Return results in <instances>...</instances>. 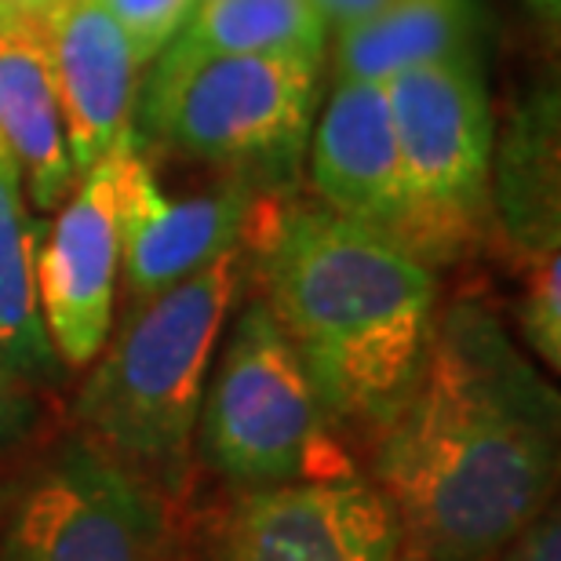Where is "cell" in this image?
I'll return each mask as SVG.
<instances>
[{"label":"cell","instance_id":"6da1fadb","mask_svg":"<svg viewBox=\"0 0 561 561\" xmlns=\"http://www.w3.org/2000/svg\"><path fill=\"white\" fill-rule=\"evenodd\" d=\"M373 481L431 561L496 558L551 507L558 390L485 307L437 313L416 383L376 434Z\"/></svg>","mask_w":561,"mask_h":561},{"label":"cell","instance_id":"7a4b0ae2","mask_svg":"<svg viewBox=\"0 0 561 561\" xmlns=\"http://www.w3.org/2000/svg\"><path fill=\"white\" fill-rule=\"evenodd\" d=\"M244 255L335 426L379 434L416 383L437 324V271L321 201L266 194Z\"/></svg>","mask_w":561,"mask_h":561},{"label":"cell","instance_id":"3957f363","mask_svg":"<svg viewBox=\"0 0 561 561\" xmlns=\"http://www.w3.org/2000/svg\"><path fill=\"white\" fill-rule=\"evenodd\" d=\"M241 280L244 244L131 307L73 401L81 437L157 492L190 478L201 398Z\"/></svg>","mask_w":561,"mask_h":561},{"label":"cell","instance_id":"277c9868","mask_svg":"<svg viewBox=\"0 0 561 561\" xmlns=\"http://www.w3.org/2000/svg\"><path fill=\"white\" fill-rule=\"evenodd\" d=\"M321 70L324 59L310 55H211L168 44L136 99V139L280 194L307 153Z\"/></svg>","mask_w":561,"mask_h":561},{"label":"cell","instance_id":"5b68a950","mask_svg":"<svg viewBox=\"0 0 561 561\" xmlns=\"http://www.w3.org/2000/svg\"><path fill=\"white\" fill-rule=\"evenodd\" d=\"M307 368L263 299H249L211 362L197 412L208 467L244 489L357 474Z\"/></svg>","mask_w":561,"mask_h":561},{"label":"cell","instance_id":"8992f818","mask_svg":"<svg viewBox=\"0 0 561 561\" xmlns=\"http://www.w3.org/2000/svg\"><path fill=\"white\" fill-rule=\"evenodd\" d=\"M409 197L405 252L442 271L485 238L492 117L485 62L459 55L401 70L383 81Z\"/></svg>","mask_w":561,"mask_h":561},{"label":"cell","instance_id":"52a82bcc","mask_svg":"<svg viewBox=\"0 0 561 561\" xmlns=\"http://www.w3.org/2000/svg\"><path fill=\"white\" fill-rule=\"evenodd\" d=\"M0 561H168L161 492L77 434L22 478Z\"/></svg>","mask_w":561,"mask_h":561},{"label":"cell","instance_id":"ba28073f","mask_svg":"<svg viewBox=\"0 0 561 561\" xmlns=\"http://www.w3.org/2000/svg\"><path fill=\"white\" fill-rule=\"evenodd\" d=\"M136 131L77 179L37 244V296L66 368H88L114 329L121 277V168Z\"/></svg>","mask_w":561,"mask_h":561},{"label":"cell","instance_id":"9c48e42d","mask_svg":"<svg viewBox=\"0 0 561 561\" xmlns=\"http://www.w3.org/2000/svg\"><path fill=\"white\" fill-rule=\"evenodd\" d=\"M401 522L362 474L244 489L216 533V561H394Z\"/></svg>","mask_w":561,"mask_h":561},{"label":"cell","instance_id":"30bf717a","mask_svg":"<svg viewBox=\"0 0 561 561\" xmlns=\"http://www.w3.org/2000/svg\"><path fill=\"white\" fill-rule=\"evenodd\" d=\"M263 197L266 190L244 175H227L190 197H168L139 139L131 142L121 168V280L128 310L241 249Z\"/></svg>","mask_w":561,"mask_h":561},{"label":"cell","instance_id":"8fae6325","mask_svg":"<svg viewBox=\"0 0 561 561\" xmlns=\"http://www.w3.org/2000/svg\"><path fill=\"white\" fill-rule=\"evenodd\" d=\"M307 168L324 208L405 249L409 197L383 84L332 81L307 139Z\"/></svg>","mask_w":561,"mask_h":561},{"label":"cell","instance_id":"7c38bea8","mask_svg":"<svg viewBox=\"0 0 561 561\" xmlns=\"http://www.w3.org/2000/svg\"><path fill=\"white\" fill-rule=\"evenodd\" d=\"M41 22L48 33L66 146L81 179L136 131L139 66L103 0H44Z\"/></svg>","mask_w":561,"mask_h":561},{"label":"cell","instance_id":"4fadbf2b","mask_svg":"<svg viewBox=\"0 0 561 561\" xmlns=\"http://www.w3.org/2000/svg\"><path fill=\"white\" fill-rule=\"evenodd\" d=\"M0 142L19 168L30 208L55 211L73 194L77 172L41 11L0 8Z\"/></svg>","mask_w":561,"mask_h":561},{"label":"cell","instance_id":"5bb4252c","mask_svg":"<svg viewBox=\"0 0 561 561\" xmlns=\"http://www.w3.org/2000/svg\"><path fill=\"white\" fill-rule=\"evenodd\" d=\"M561 106L558 84H536L492 139L489 208L522 263L561 252Z\"/></svg>","mask_w":561,"mask_h":561},{"label":"cell","instance_id":"9a60e30c","mask_svg":"<svg viewBox=\"0 0 561 561\" xmlns=\"http://www.w3.org/2000/svg\"><path fill=\"white\" fill-rule=\"evenodd\" d=\"M478 0H390L362 22L332 30L329 73L332 81L383 84L401 70L459 55H481Z\"/></svg>","mask_w":561,"mask_h":561},{"label":"cell","instance_id":"2e32d148","mask_svg":"<svg viewBox=\"0 0 561 561\" xmlns=\"http://www.w3.org/2000/svg\"><path fill=\"white\" fill-rule=\"evenodd\" d=\"M41 227L22 190L11 153H0V362L26 387L59 376V354L48 340L37 296Z\"/></svg>","mask_w":561,"mask_h":561},{"label":"cell","instance_id":"e0dca14e","mask_svg":"<svg viewBox=\"0 0 561 561\" xmlns=\"http://www.w3.org/2000/svg\"><path fill=\"white\" fill-rule=\"evenodd\" d=\"M332 26L313 0H197L172 44L211 55H329Z\"/></svg>","mask_w":561,"mask_h":561},{"label":"cell","instance_id":"ac0fdd59","mask_svg":"<svg viewBox=\"0 0 561 561\" xmlns=\"http://www.w3.org/2000/svg\"><path fill=\"white\" fill-rule=\"evenodd\" d=\"M518 329L536 362L561 368V252L525 263V288L518 299Z\"/></svg>","mask_w":561,"mask_h":561},{"label":"cell","instance_id":"d6986e66","mask_svg":"<svg viewBox=\"0 0 561 561\" xmlns=\"http://www.w3.org/2000/svg\"><path fill=\"white\" fill-rule=\"evenodd\" d=\"M103 4L125 30L131 59L139 70H146L179 37L197 0H103Z\"/></svg>","mask_w":561,"mask_h":561},{"label":"cell","instance_id":"ffe728a7","mask_svg":"<svg viewBox=\"0 0 561 561\" xmlns=\"http://www.w3.org/2000/svg\"><path fill=\"white\" fill-rule=\"evenodd\" d=\"M500 561H561V522L558 507H543L529 525H522L518 533L503 543L496 554Z\"/></svg>","mask_w":561,"mask_h":561},{"label":"cell","instance_id":"44dd1931","mask_svg":"<svg viewBox=\"0 0 561 561\" xmlns=\"http://www.w3.org/2000/svg\"><path fill=\"white\" fill-rule=\"evenodd\" d=\"M33 423V398L30 387L0 362V453L15 445Z\"/></svg>","mask_w":561,"mask_h":561},{"label":"cell","instance_id":"7402d4cb","mask_svg":"<svg viewBox=\"0 0 561 561\" xmlns=\"http://www.w3.org/2000/svg\"><path fill=\"white\" fill-rule=\"evenodd\" d=\"M313 4L329 19L332 30H343V26H351V22H362L373 15V11L387 8L390 0H313Z\"/></svg>","mask_w":561,"mask_h":561},{"label":"cell","instance_id":"603a6c76","mask_svg":"<svg viewBox=\"0 0 561 561\" xmlns=\"http://www.w3.org/2000/svg\"><path fill=\"white\" fill-rule=\"evenodd\" d=\"M522 4L529 8L533 15L543 22V26L558 30V22H561V0H522Z\"/></svg>","mask_w":561,"mask_h":561},{"label":"cell","instance_id":"cb8c5ba5","mask_svg":"<svg viewBox=\"0 0 561 561\" xmlns=\"http://www.w3.org/2000/svg\"><path fill=\"white\" fill-rule=\"evenodd\" d=\"M0 8H15V11H41L44 0H0Z\"/></svg>","mask_w":561,"mask_h":561},{"label":"cell","instance_id":"d4e9b609","mask_svg":"<svg viewBox=\"0 0 561 561\" xmlns=\"http://www.w3.org/2000/svg\"><path fill=\"white\" fill-rule=\"evenodd\" d=\"M394 561H431V558H423V554H416V551H409V547H401V554H398Z\"/></svg>","mask_w":561,"mask_h":561},{"label":"cell","instance_id":"484cf974","mask_svg":"<svg viewBox=\"0 0 561 561\" xmlns=\"http://www.w3.org/2000/svg\"><path fill=\"white\" fill-rule=\"evenodd\" d=\"M0 153H8V150H4V142H0Z\"/></svg>","mask_w":561,"mask_h":561}]
</instances>
